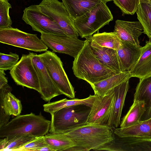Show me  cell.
<instances>
[{"label": "cell", "mask_w": 151, "mask_h": 151, "mask_svg": "<svg viewBox=\"0 0 151 151\" xmlns=\"http://www.w3.org/2000/svg\"><path fill=\"white\" fill-rule=\"evenodd\" d=\"M75 143L68 151L96 150L114 139L112 128L106 124L87 123L64 134Z\"/></svg>", "instance_id": "cell-1"}, {"label": "cell", "mask_w": 151, "mask_h": 151, "mask_svg": "<svg viewBox=\"0 0 151 151\" xmlns=\"http://www.w3.org/2000/svg\"><path fill=\"white\" fill-rule=\"evenodd\" d=\"M90 38L85 40L83 47L74 58L72 69L76 77L91 84L120 73L107 68L99 61L91 49Z\"/></svg>", "instance_id": "cell-2"}, {"label": "cell", "mask_w": 151, "mask_h": 151, "mask_svg": "<svg viewBox=\"0 0 151 151\" xmlns=\"http://www.w3.org/2000/svg\"><path fill=\"white\" fill-rule=\"evenodd\" d=\"M51 121L40 112L38 115L31 113L19 115L0 128V137L9 140L17 135L30 134L36 137L44 136L49 131Z\"/></svg>", "instance_id": "cell-3"}, {"label": "cell", "mask_w": 151, "mask_h": 151, "mask_svg": "<svg viewBox=\"0 0 151 151\" xmlns=\"http://www.w3.org/2000/svg\"><path fill=\"white\" fill-rule=\"evenodd\" d=\"M91 107L84 104L64 108L51 114L50 133L65 134L87 123Z\"/></svg>", "instance_id": "cell-4"}, {"label": "cell", "mask_w": 151, "mask_h": 151, "mask_svg": "<svg viewBox=\"0 0 151 151\" xmlns=\"http://www.w3.org/2000/svg\"><path fill=\"white\" fill-rule=\"evenodd\" d=\"M106 2L102 0L81 17L73 20L78 35L86 39L113 20V15Z\"/></svg>", "instance_id": "cell-5"}, {"label": "cell", "mask_w": 151, "mask_h": 151, "mask_svg": "<svg viewBox=\"0 0 151 151\" xmlns=\"http://www.w3.org/2000/svg\"><path fill=\"white\" fill-rule=\"evenodd\" d=\"M50 77L62 94L75 98L74 88L70 83L60 58L49 50L39 54Z\"/></svg>", "instance_id": "cell-6"}, {"label": "cell", "mask_w": 151, "mask_h": 151, "mask_svg": "<svg viewBox=\"0 0 151 151\" xmlns=\"http://www.w3.org/2000/svg\"><path fill=\"white\" fill-rule=\"evenodd\" d=\"M0 42L35 52H45L48 48L37 34L27 33L12 27L0 29Z\"/></svg>", "instance_id": "cell-7"}, {"label": "cell", "mask_w": 151, "mask_h": 151, "mask_svg": "<svg viewBox=\"0 0 151 151\" xmlns=\"http://www.w3.org/2000/svg\"><path fill=\"white\" fill-rule=\"evenodd\" d=\"M37 6L42 13L58 24L66 36L78 37L73 20L62 2L58 0H42Z\"/></svg>", "instance_id": "cell-8"}, {"label": "cell", "mask_w": 151, "mask_h": 151, "mask_svg": "<svg viewBox=\"0 0 151 151\" xmlns=\"http://www.w3.org/2000/svg\"><path fill=\"white\" fill-rule=\"evenodd\" d=\"M23 12L22 19L30 25L33 30L41 34L66 36L57 23L40 10L37 5L25 8Z\"/></svg>", "instance_id": "cell-9"}, {"label": "cell", "mask_w": 151, "mask_h": 151, "mask_svg": "<svg viewBox=\"0 0 151 151\" xmlns=\"http://www.w3.org/2000/svg\"><path fill=\"white\" fill-rule=\"evenodd\" d=\"M9 73L17 85L40 92L39 79L30 52L28 55H22L20 59L10 70Z\"/></svg>", "instance_id": "cell-10"}, {"label": "cell", "mask_w": 151, "mask_h": 151, "mask_svg": "<svg viewBox=\"0 0 151 151\" xmlns=\"http://www.w3.org/2000/svg\"><path fill=\"white\" fill-rule=\"evenodd\" d=\"M42 42L53 51L65 54L75 58L83 47L85 40L78 37L41 34Z\"/></svg>", "instance_id": "cell-11"}, {"label": "cell", "mask_w": 151, "mask_h": 151, "mask_svg": "<svg viewBox=\"0 0 151 151\" xmlns=\"http://www.w3.org/2000/svg\"><path fill=\"white\" fill-rule=\"evenodd\" d=\"M30 53L39 79L41 98L49 102L53 98L62 94L50 77L39 54Z\"/></svg>", "instance_id": "cell-12"}, {"label": "cell", "mask_w": 151, "mask_h": 151, "mask_svg": "<svg viewBox=\"0 0 151 151\" xmlns=\"http://www.w3.org/2000/svg\"><path fill=\"white\" fill-rule=\"evenodd\" d=\"M102 150L151 151V139L134 137H120L114 133L113 140L97 150Z\"/></svg>", "instance_id": "cell-13"}, {"label": "cell", "mask_w": 151, "mask_h": 151, "mask_svg": "<svg viewBox=\"0 0 151 151\" xmlns=\"http://www.w3.org/2000/svg\"><path fill=\"white\" fill-rule=\"evenodd\" d=\"M95 95V99L91 107L87 123L106 124L114 100L113 88L104 96Z\"/></svg>", "instance_id": "cell-14"}, {"label": "cell", "mask_w": 151, "mask_h": 151, "mask_svg": "<svg viewBox=\"0 0 151 151\" xmlns=\"http://www.w3.org/2000/svg\"><path fill=\"white\" fill-rule=\"evenodd\" d=\"M143 27L139 22L117 20L115 21V33L121 42L140 47L139 37L143 32Z\"/></svg>", "instance_id": "cell-15"}, {"label": "cell", "mask_w": 151, "mask_h": 151, "mask_svg": "<svg viewBox=\"0 0 151 151\" xmlns=\"http://www.w3.org/2000/svg\"><path fill=\"white\" fill-rule=\"evenodd\" d=\"M128 79L113 88L114 100L109 118L106 125L111 128H118L120 124V118L129 88Z\"/></svg>", "instance_id": "cell-16"}, {"label": "cell", "mask_w": 151, "mask_h": 151, "mask_svg": "<svg viewBox=\"0 0 151 151\" xmlns=\"http://www.w3.org/2000/svg\"><path fill=\"white\" fill-rule=\"evenodd\" d=\"M142 49L141 46L121 42L117 51L122 72L131 70L139 59Z\"/></svg>", "instance_id": "cell-17"}, {"label": "cell", "mask_w": 151, "mask_h": 151, "mask_svg": "<svg viewBox=\"0 0 151 151\" xmlns=\"http://www.w3.org/2000/svg\"><path fill=\"white\" fill-rule=\"evenodd\" d=\"M91 38L90 43L91 49L99 61L113 70L118 73L122 72L117 51L101 47L91 42Z\"/></svg>", "instance_id": "cell-18"}, {"label": "cell", "mask_w": 151, "mask_h": 151, "mask_svg": "<svg viewBox=\"0 0 151 151\" xmlns=\"http://www.w3.org/2000/svg\"><path fill=\"white\" fill-rule=\"evenodd\" d=\"M132 77L139 79L151 76V41H146L138 60L130 71Z\"/></svg>", "instance_id": "cell-19"}, {"label": "cell", "mask_w": 151, "mask_h": 151, "mask_svg": "<svg viewBox=\"0 0 151 151\" xmlns=\"http://www.w3.org/2000/svg\"><path fill=\"white\" fill-rule=\"evenodd\" d=\"M12 88L6 84L0 88V107L7 114L17 116L22 109L21 101L11 93Z\"/></svg>", "instance_id": "cell-20"}, {"label": "cell", "mask_w": 151, "mask_h": 151, "mask_svg": "<svg viewBox=\"0 0 151 151\" xmlns=\"http://www.w3.org/2000/svg\"><path fill=\"white\" fill-rule=\"evenodd\" d=\"M134 100L143 101L145 104V111L140 121L151 118V76L140 79L135 89Z\"/></svg>", "instance_id": "cell-21"}, {"label": "cell", "mask_w": 151, "mask_h": 151, "mask_svg": "<svg viewBox=\"0 0 151 151\" xmlns=\"http://www.w3.org/2000/svg\"><path fill=\"white\" fill-rule=\"evenodd\" d=\"M112 129L114 133L120 137H134L151 139V118L140 121L138 124L132 127Z\"/></svg>", "instance_id": "cell-22"}, {"label": "cell", "mask_w": 151, "mask_h": 151, "mask_svg": "<svg viewBox=\"0 0 151 151\" xmlns=\"http://www.w3.org/2000/svg\"><path fill=\"white\" fill-rule=\"evenodd\" d=\"M130 71L121 72L99 82L90 84L94 94L104 96L111 89L132 77Z\"/></svg>", "instance_id": "cell-23"}, {"label": "cell", "mask_w": 151, "mask_h": 151, "mask_svg": "<svg viewBox=\"0 0 151 151\" xmlns=\"http://www.w3.org/2000/svg\"><path fill=\"white\" fill-rule=\"evenodd\" d=\"M102 0H62V2L74 20L85 14Z\"/></svg>", "instance_id": "cell-24"}, {"label": "cell", "mask_w": 151, "mask_h": 151, "mask_svg": "<svg viewBox=\"0 0 151 151\" xmlns=\"http://www.w3.org/2000/svg\"><path fill=\"white\" fill-rule=\"evenodd\" d=\"M145 110L144 101L133 100V104L122 119L120 128H127L138 124Z\"/></svg>", "instance_id": "cell-25"}, {"label": "cell", "mask_w": 151, "mask_h": 151, "mask_svg": "<svg viewBox=\"0 0 151 151\" xmlns=\"http://www.w3.org/2000/svg\"><path fill=\"white\" fill-rule=\"evenodd\" d=\"M95 97V95H90L88 97L84 99L74 98L68 100L65 98L57 101L49 102L43 105L44 110L51 114L62 108L75 105L84 104L91 107Z\"/></svg>", "instance_id": "cell-26"}, {"label": "cell", "mask_w": 151, "mask_h": 151, "mask_svg": "<svg viewBox=\"0 0 151 151\" xmlns=\"http://www.w3.org/2000/svg\"><path fill=\"white\" fill-rule=\"evenodd\" d=\"M44 139L53 151H67L76 145L72 139L64 134L50 133L44 135Z\"/></svg>", "instance_id": "cell-27"}, {"label": "cell", "mask_w": 151, "mask_h": 151, "mask_svg": "<svg viewBox=\"0 0 151 151\" xmlns=\"http://www.w3.org/2000/svg\"><path fill=\"white\" fill-rule=\"evenodd\" d=\"M91 40L101 47L112 48L116 51L121 44V41L114 32L101 33L98 32L91 37Z\"/></svg>", "instance_id": "cell-28"}, {"label": "cell", "mask_w": 151, "mask_h": 151, "mask_svg": "<svg viewBox=\"0 0 151 151\" xmlns=\"http://www.w3.org/2000/svg\"><path fill=\"white\" fill-rule=\"evenodd\" d=\"M136 13L143 27V32L151 38V0L148 3H140Z\"/></svg>", "instance_id": "cell-29"}, {"label": "cell", "mask_w": 151, "mask_h": 151, "mask_svg": "<svg viewBox=\"0 0 151 151\" xmlns=\"http://www.w3.org/2000/svg\"><path fill=\"white\" fill-rule=\"evenodd\" d=\"M36 137L30 134L16 136L9 140L8 145L3 151H16Z\"/></svg>", "instance_id": "cell-30"}, {"label": "cell", "mask_w": 151, "mask_h": 151, "mask_svg": "<svg viewBox=\"0 0 151 151\" xmlns=\"http://www.w3.org/2000/svg\"><path fill=\"white\" fill-rule=\"evenodd\" d=\"M11 8L8 0H0V29L12 27V22L9 14Z\"/></svg>", "instance_id": "cell-31"}, {"label": "cell", "mask_w": 151, "mask_h": 151, "mask_svg": "<svg viewBox=\"0 0 151 151\" xmlns=\"http://www.w3.org/2000/svg\"><path fill=\"white\" fill-rule=\"evenodd\" d=\"M121 10L122 15H133L136 12L140 4L139 0H112Z\"/></svg>", "instance_id": "cell-32"}, {"label": "cell", "mask_w": 151, "mask_h": 151, "mask_svg": "<svg viewBox=\"0 0 151 151\" xmlns=\"http://www.w3.org/2000/svg\"><path fill=\"white\" fill-rule=\"evenodd\" d=\"M19 57L16 53L10 52L6 54L0 53V69L11 70L18 62Z\"/></svg>", "instance_id": "cell-33"}, {"label": "cell", "mask_w": 151, "mask_h": 151, "mask_svg": "<svg viewBox=\"0 0 151 151\" xmlns=\"http://www.w3.org/2000/svg\"><path fill=\"white\" fill-rule=\"evenodd\" d=\"M47 145L44 139V136L36 137L27 144L16 151H36L40 147Z\"/></svg>", "instance_id": "cell-34"}, {"label": "cell", "mask_w": 151, "mask_h": 151, "mask_svg": "<svg viewBox=\"0 0 151 151\" xmlns=\"http://www.w3.org/2000/svg\"><path fill=\"white\" fill-rule=\"evenodd\" d=\"M10 116V115L6 114L3 109L0 107V128L5 126L9 122Z\"/></svg>", "instance_id": "cell-35"}, {"label": "cell", "mask_w": 151, "mask_h": 151, "mask_svg": "<svg viewBox=\"0 0 151 151\" xmlns=\"http://www.w3.org/2000/svg\"><path fill=\"white\" fill-rule=\"evenodd\" d=\"M5 75L4 70L0 69V88L7 84V78Z\"/></svg>", "instance_id": "cell-36"}, {"label": "cell", "mask_w": 151, "mask_h": 151, "mask_svg": "<svg viewBox=\"0 0 151 151\" xmlns=\"http://www.w3.org/2000/svg\"><path fill=\"white\" fill-rule=\"evenodd\" d=\"M9 139L8 137H5L0 140V151H3L7 146L9 143Z\"/></svg>", "instance_id": "cell-37"}, {"label": "cell", "mask_w": 151, "mask_h": 151, "mask_svg": "<svg viewBox=\"0 0 151 151\" xmlns=\"http://www.w3.org/2000/svg\"><path fill=\"white\" fill-rule=\"evenodd\" d=\"M36 151H53L52 150L48 145L45 146L40 147L37 149Z\"/></svg>", "instance_id": "cell-38"}, {"label": "cell", "mask_w": 151, "mask_h": 151, "mask_svg": "<svg viewBox=\"0 0 151 151\" xmlns=\"http://www.w3.org/2000/svg\"><path fill=\"white\" fill-rule=\"evenodd\" d=\"M150 0H139L140 3H148Z\"/></svg>", "instance_id": "cell-39"}, {"label": "cell", "mask_w": 151, "mask_h": 151, "mask_svg": "<svg viewBox=\"0 0 151 151\" xmlns=\"http://www.w3.org/2000/svg\"><path fill=\"white\" fill-rule=\"evenodd\" d=\"M104 1H105V2H107L108 1H112V0H102Z\"/></svg>", "instance_id": "cell-40"}]
</instances>
